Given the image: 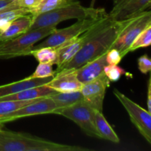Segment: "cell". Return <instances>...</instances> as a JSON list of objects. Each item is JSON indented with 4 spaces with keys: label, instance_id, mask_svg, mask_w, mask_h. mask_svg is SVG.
<instances>
[{
    "label": "cell",
    "instance_id": "obj_1",
    "mask_svg": "<svg viewBox=\"0 0 151 151\" xmlns=\"http://www.w3.org/2000/svg\"><path fill=\"white\" fill-rule=\"evenodd\" d=\"M122 27V20L114 21L108 15L94 27L92 32L78 54L60 71L78 69L87 62L107 52L119 36Z\"/></svg>",
    "mask_w": 151,
    "mask_h": 151
},
{
    "label": "cell",
    "instance_id": "obj_2",
    "mask_svg": "<svg viewBox=\"0 0 151 151\" xmlns=\"http://www.w3.org/2000/svg\"><path fill=\"white\" fill-rule=\"evenodd\" d=\"M76 145L60 144L24 133L0 128V151H90Z\"/></svg>",
    "mask_w": 151,
    "mask_h": 151
},
{
    "label": "cell",
    "instance_id": "obj_3",
    "mask_svg": "<svg viewBox=\"0 0 151 151\" xmlns=\"http://www.w3.org/2000/svg\"><path fill=\"white\" fill-rule=\"evenodd\" d=\"M107 14L104 8L84 7L80 1L74 0L66 5L46 13L32 16V24L29 30L58 25L60 22L69 19L103 17Z\"/></svg>",
    "mask_w": 151,
    "mask_h": 151
},
{
    "label": "cell",
    "instance_id": "obj_4",
    "mask_svg": "<svg viewBox=\"0 0 151 151\" xmlns=\"http://www.w3.org/2000/svg\"><path fill=\"white\" fill-rule=\"evenodd\" d=\"M57 25L31 29L9 40L0 41V59L30 55L34 45L52 33Z\"/></svg>",
    "mask_w": 151,
    "mask_h": 151
},
{
    "label": "cell",
    "instance_id": "obj_5",
    "mask_svg": "<svg viewBox=\"0 0 151 151\" xmlns=\"http://www.w3.org/2000/svg\"><path fill=\"white\" fill-rule=\"evenodd\" d=\"M151 25V12L145 10L139 15L122 20V27L119 36L111 49H116L122 58L129 52L130 47L139 35Z\"/></svg>",
    "mask_w": 151,
    "mask_h": 151
},
{
    "label": "cell",
    "instance_id": "obj_6",
    "mask_svg": "<svg viewBox=\"0 0 151 151\" xmlns=\"http://www.w3.org/2000/svg\"><path fill=\"white\" fill-rule=\"evenodd\" d=\"M94 111L95 109L83 100L68 107L55 109L52 114L61 115L73 121L86 135L100 138L94 123Z\"/></svg>",
    "mask_w": 151,
    "mask_h": 151
},
{
    "label": "cell",
    "instance_id": "obj_7",
    "mask_svg": "<svg viewBox=\"0 0 151 151\" xmlns=\"http://www.w3.org/2000/svg\"><path fill=\"white\" fill-rule=\"evenodd\" d=\"M108 16L97 18H87V19H78V22H75L71 26L63 29H55L54 31L50 35L46 37V39L37 45H34L32 50L41 48L45 47H58L64 43L70 41L72 38L78 37L83 32L88 30L93 25L97 24L102 19Z\"/></svg>",
    "mask_w": 151,
    "mask_h": 151
},
{
    "label": "cell",
    "instance_id": "obj_8",
    "mask_svg": "<svg viewBox=\"0 0 151 151\" xmlns=\"http://www.w3.org/2000/svg\"><path fill=\"white\" fill-rule=\"evenodd\" d=\"M113 93L125 108L131 122L137 128L139 134L149 144H151V113L128 98L116 88L114 89Z\"/></svg>",
    "mask_w": 151,
    "mask_h": 151
},
{
    "label": "cell",
    "instance_id": "obj_9",
    "mask_svg": "<svg viewBox=\"0 0 151 151\" xmlns=\"http://www.w3.org/2000/svg\"><path fill=\"white\" fill-rule=\"evenodd\" d=\"M111 81L104 73L92 81L83 84L81 91L83 101L89 105L92 109L103 112L106 91L110 86Z\"/></svg>",
    "mask_w": 151,
    "mask_h": 151
},
{
    "label": "cell",
    "instance_id": "obj_10",
    "mask_svg": "<svg viewBox=\"0 0 151 151\" xmlns=\"http://www.w3.org/2000/svg\"><path fill=\"white\" fill-rule=\"evenodd\" d=\"M55 109V104L50 96L42 97L33 103L22 106L20 109L1 118L0 119V128H1L4 124L13 122V121L21 119V118L46 114H52V112Z\"/></svg>",
    "mask_w": 151,
    "mask_h": 151
},
{
    "label": "cell",
    "instance_id": "obj_11",
    "mask_svg": "<svg viewBox=\"0 0 151 151\" xmlns=\"http://www.w3.org/2000/svg\"><path fill=\"white\" fill-rule=\"evenodd\" d=\"M111 11L108 13L114 21L129 19L145 11L150 7L151 0H113Z\"/></svg>",
    "mask_w": 151,
    "mask_h": 151
},
{
    "label": "cell",
    "instance_id": "obj_12",
    "mask_svg": "<svg viewBox=\"0 0 151 151\" xmlns=\"http://www.w3.org/2000/svg\"><path fill=\"white\" fill-rule=\"evenodd\" d=\"M97 24L93 25L88 30L85 31L76 38H72L70 41L60 45V47H56L58 51V57L55 63V65H57L55 74L59 72L65 65L67 64L70 60H72V59L78 54V52L82 48L86 40L90 36L91 33L92 32L93 28Z\"/></svg>",
    "mask_w": 151,
    "mask_h": 151
},
{
    "label": "cell",
    "instance_id": "obj_13",
    "mask_svg": "<svg viewBox=\"0 0 151 151\" xmlns=\"http://www.w3.org/2000/svg\"><path fill=\"white\" fill-rule=\"evenodd\" d=\"M46 85L58 92L81 91L83 86V84L77 78L76 69H63L57 72Z\"/></svg>",
    "mask_w": 151,
    "mask_h": 151
},
{
    "label": "cell",
    "instance_id": "obj_14",
    "mask_svg": "<svg viewBox=\"0 0 151 151\" xmlns=\"http://www.w3.org/2000/svg\"><path fill=\"white\" fill-rule=\"evenodd\" d=\"M106 56V53H104L76 69L77 78L81 83L85 84L92 81L103 73L105 66L107 65Z\"/></svg>",
    "mask_w": 151,
    "mask_h": 151
},
{
    "label": "cell",
    "instance_id": "obj_15",
    "mask_svg": "<svg viewBox=\"0 0 151 151\" xmlns=\"http://www.w3.org/2000/svg\"><path fill=\"white\" fill-rule=\"evenodd\" d=\"M32 22V14L24 15L10 22L4 29L0 30V41L11 39L27 32Z\"/></svg>",
    "mask_w": 151,
    "mask_h": 151
},
{
    "label": "cell",
    "instance_id": "obj_16",
    "mask_svg": "<svg viewBox=\"0 0 151 151\" xmlns=\"http://www.w3.org/2000/svg\"><path fill=\"white\" fill-rule=\"evenodd\" d=\"M58 91H55L50 86L45 85L32 87L27 89L20 91L14 94L0 97V101H13V100H30L41 97H49Z\"/></svg>",
    "mask_w": 151,
    "mask_h": 151
},
{
    "label": "cell",
    "instance_id": "obj_17",
    "mask_svg": "<svg viewBox=\"0 0 151 151\" xmlns=\"http://www.w3.org/2000/svg\"><path fill=\"white\" fill-rule=\"evenodd\" d=\"M52 78L53 77L45 78H32V79L26 78L22 81L0 86V97L14 94L20 91L32 88V87L45 85L47 83L50 82Z\"/></svg>",
    "mask_w": 151,
    "mask_h": 151
},
{
    "label": "cell",
    "instance_id": "obj_18",
    "mask_svg": "<svg viewBox=\"0 0 151 151\" xmlns=\"http://www.w3.org/2000/svg\"><path fill=\"white\" fill-rule=\"evenodd\" d=\"M94 123L96 130L100 139L108 140L114 143H119L120 139L108 121L103 116V112L95 110L94 111Z\"/></svg>",
    "mask_w": 151,
    "mask_h": 151
},
{
    "label": "cell",
    "instance_id": "obj_19",
    "mask_svg": "<svg viewBox=\"0 0 151 151\" xmlns=\"http://www.w3.org/2000/svg\"><path fill=\"white\" fill-rule=\"evenodd\" d=\"M54 101L56 109L68 107L78 101L83 100V95L81 91L70 92H56L50 96Z\"/></svg>",
    "mask_w": 151,
    "mask_h": 151
},
{
    "label": "cell",
    "instance_id": "obj_20",
    "mask_svg": "<svg viewBox=\"0 0 151 151\" xmlns=\"http://www.w3.org/2000/svg\"><path fill=\"white\" fill-rule=\"evenodd\" d=\"M30 55L33 56L39 63L55 65L58 57L57 48L45 47L36 50H32L30 52Z\"/></svg>",
    "mask_w": 151,
    "mask_h": 151
},
{
    "label": "cell",
    "instance_id": "obj_21",
    "mask_svg": "<svg viewBox=\"0 0 151 151\" xmlns=\"http://www.w3.org/2000/svg\"><path fill=\"white\" fill-rule=\"evenodd\" d=\"M42 98V97H41ZM40 99V98H38ZM38 99L30 100H13V101H0V119L7 116L11 112L20 109L22 106L32 103L36 101Z\"/></svg>",
    "mask_w": 151,
    "mask_h": 151
},
{
    "label": "cell",
    "instance_id": "obj_22",
    "mask_svg": "<svg viewBox=\"0 0 151 151\" xmlns=\"http://www.w3.org/2000/svg\"><path fill=\"white\" fill-rule=\"evenodd\" d=\"M151 44V25L142 31L130 47L128 52H134L137 49L149 47Z\"/></svg>",
    "mask_w": 151,
    "mask_h": 151
},
{
    "label": "cell",
    "instance_id": "obj_23",
    "mask_svg": "<svg viewBox=\"0 0 151 151\" xmlns=\"http://www.w3.org/2000/svg\"><path fill=\"white\" fill-rule=\"evenodd\" d=\"M55 75V71L53 69V65L50 63H39L35 69V72L27 77L28 78H45L49 77H54Z\"/></svg>",
    "mask_w": 151,
    "mask_h": 151
},
{
    "label": "cell",
    "instance_id": "obj_24",
    "mask_svg": "<svg viewBox=\"0 0 151 151\" xmlns=\"http://www.w3.org/2000/svg\"><path fill=\"white\" fill-rule=\"evenodd\" d=\"M103 73L106 75L108 79L111 82H116L124 75H126V72L118 65L107 64L104 68Z\"/></svg>",
    "mask_w": 151,
    "mask_h": 151
},
{
    "label": "cell",
    "instance_id": "obj_25",
    "mask_svg": "<svg viewBox=\"0 0 151 151\" xmlns=\"http://www.w3.org/2000/svg\"><path fill=\"white\" fill-rule=\"evenodd\" d=\"M106 59L107 64L118 65L122 60V57L119 50L116 49H111L106 52Z\"/></svg>",
    "mask_w": 151,
    "mask_h": 151
},
{
    "label": "cell",
    "instance_id": "obj_26",
    "mask_svg": "<svg viewBox=\"0 0 151 151\" xmlns=\"http://www.w3.org/2000/svg\"><path fill=\"white\" fill-rule=\"evenodd\" d=\"M139 70L142 74L147 75L151 70V60L147 54L142 55L137 60Z\"/></svg>",
    "mask_w": 151,
    "mask_h": 151
},
{
    "label": "cell",
    "instance_id": "obj_27",
    "mask_svg": "<svg viewBox=\"0 0 151 151\" xmlns=\"http://www.w3.org/2000/svg\"><path fill=\"white\" fill-rule=\"evenodd\" d=\"M41 0H16V4L23 8L31 9L38 4Z\"/></svg>",
    "mask_w": 151,
    "mask_h": 151
},
{
    "label": "cell",
    "instance_id": "obj_28",
    "mask_svg": "<svg viewBox=\"0 0 151 151\" xmlns=\"http://www.w3.org/2000/svg\"><path fill=\"white\" fill-rule=\"evenodd\" d=\"M147 111L151 113V78L150 77L147 82Z\"/></svg>",
    "mask_w": 151,
    "mask_h": 151
},
{
    "label": "cell",
    "instance_id": "obj_29",
    "mask_svg": "<svg viewBox=\"0 0 151 151\" xmlns=\"http://www.w3.org/2000/svg\"><path fill=\"white\" fill-rule=\"evenodd\" d=\"M16 1V0H0V11L7 8Z\"/></svg>",
    "mask_w": 151,
    "mask_h": 151
},
{
    "label": "cell",
    "instance_id": "obj_30",
    "mask_svg": "<svg viewBox=\"0 0 151 151\" xmlns=\"http://www.w3.org/2000/svg\"><path fill=\"white\" fill-rule=\"evenodd\" d=\"M7 24H6V23H4V22L0 21V30L2 29H4V28L5 27Z\"/></svg>",
    "mask_w": 151,
    "mask_h": 151
},
{
    "label": "cell",
    "instance_id": "obj_31",
    "mask_svg": "<svg viewBox=\"0 0 151 151\" xmlns=\"http://www.w3.org/2000/svg\"></svg>",
    "mask_w": 151,
    "mask_h": 151
}]
</instances>
